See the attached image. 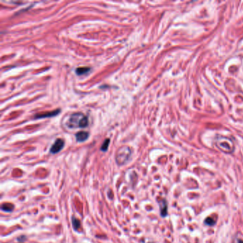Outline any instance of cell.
Listing matches in <instances>:
<instances>
[{"label": "cell", "mask_w": 243, "mask_h": 243, "mask_svg": "<svg viewBox=\"0 0 243 243\" xmlns=\"http://www.w3.org/2000/svg\"><path fill=\"white\" fill-rule=\"evenodd\" d=\"M67 125L68 128H84L88 126L89 119L87 116L81 113H76L69 117Z\"/></svg>", "instance_id": "1"}, {"label": "cell", "mask_w": 243, "mask_h": 243, "mask_svg": "<svg viewBox=\"0 0 243 243\" xmlns=\"http://www.w3.org/2000/svg\"><path fill=\"white\" fill-rule=\"evenodd\" d=\"M131 149L128 146H122L117 150L115 154V161L119 166H123L126 164L130 160L131 156Z\"/></svg>", "instance_id": "2"}, {"label": "cell", "mask_w": 243, "mask_h": 243, "mask_svg": "<svg viewBox=\"0 0 243 243\" xmlns=\"http://www.w3.org/2000/svg\"><path fill=\"white\" fill-rule=\"evenodd\" d=\"M64 146V141L61 138L56 139L54 144L50 148V153L52 154H56L62 150V148Z\"/></svg>", "instance_id": "3"}, {"label": "cell", "mask_w": 243, "mask_h": 243, "mask_svg": "<svg viewBox=\"0 0 243 243\" xmlns=\"http://www.w3.org/2000/svg\"><path fill=\"white\" fill-rule=\"evenodd\" d=\"M61 111V110H54L53 111H49V112H44L41 113V114H39L36 115L35 119H44V118H49V117H53L55 115H58Z\"/></svg>", "instance_id": "4"}, {"label": "cell", "mask_w": 243, "mask_h": 243, "mask_svg": "<svg viewBox=\"0 0 243 243\" xmlns=\"http://www.w3.org/2000/svg\"><path fill=\"white\" fill-rule=\"evenodd\" d=\"M159 205H160V215L162 218H165L167 215V201L165 199H162L160 201H159Z\"/></svg>", "instance_id": "5"}, {"label": "cell", "mask_w": 243, "mask_h": 243, "mask_svg": "<svg viewBox=\"0 0 243 243\" xmlns=\"http://www.w3.org/2000/svg\"><path fill=\"white\" fill-rule=\"evenodd\" d=\"M89 133L86 131H80L76 134V138L78 142H84L88 139Z\"/></svg>", "instance_id": "6"}, {"label": "cell", "mask_w": 243, "mask_h": 243, "mask_svg": "<svg viewBox=\"0 0 243 243\" xmlns=\"http://www.w3.org/2000/svg\"><path fill=\"white\" fill-rule=\"evenodd\" d=\"M91 68L89 67H79L76 69L77 75H83L90 72Z\"/></svg>", "instance_id": "7"}, {"label": "cell", "mask_w": 243, "mask_h": 243, "mask_svg": "<svg viewBox=\"0 0 243 243\" xmlns=\"http://www.w3.org/2000/svg\"><path fill=\"white\" fill-rule=\"evenodd\" d=\"M14 205L11 203H4L2 205V210L3 211L7 212V213H10L13 210Z\"/></svg>", "instance_id": "8"}, {"label": "cell", "mask_w": 243, "mask_h": 243, "mask_svg": "<svg viewBox=\"0 0 243 243\" xmlns=\"http://www.w3.org/2000/svg\"><path fill=\"white\" fill-rule=\"evenodd\" d=\"M72 225L73 228L76 231H77L81 227V222H80L77 218H75V217H72Z\"/></svg>", "instance_id": "9"}, {"label": "cell", "mask_w": 243, "mask_h": 243, "mask_svg": "<svg viewBox=\"0 0 243 243\" xmlns=\"http://www.w3.org/2000/svg\"><path fill=\"white\" fill-rule=\"evenodd\" d=\"M109 143H110V139H106L104 141V142L103 143L102 145H101V150H102L103 152H106V150H108V145H109Z\"/></svg>", "instance_id": "10"}, {"label": "cell", "mask_w": 243, "mask_h": 243, "mask_svg": "<svg viewBox=\"0 0 243 243\" xmlns=\"http://www.w3.org/2000/svg\"><path fill=\"white\" fill-rule=\"evenodd\" d=\"M205 224L206 225L208 226H213L215 225V221L213 218H207L205 220Z\"/></svg>", "instance_id": "11"}, {"label": "cell", "mask_w": 243, "mask_h": 243, "mask_svg": "<svg viewBox=\"0 0 243 243\" xmlns=\"http://www.w3.org/2000/svg\"><path fill=\"white\" fill-rule=\"evenodd\" d=\"M235 243H243V241H242V240H240V239H237V240H236V242Z\"/></svg>", "instance_id": "12"}]
</instances>
